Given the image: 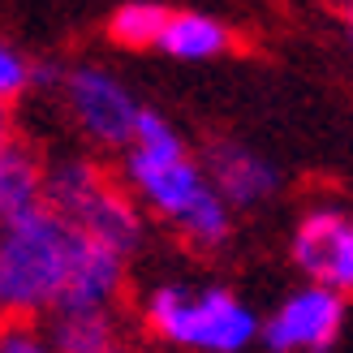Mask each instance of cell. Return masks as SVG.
<instances>
[{"label":"cell","mask_w":353,"mask_h":353,"mask_svg":"<svg viewBox=\"0 0 353 353\" xmlns=\"http://www.w3.org/2000/svg\"><path fill=\"white\" fill-rule=\"evenodd\" d=\"M121 185L138 207L164 220L185 245L216 254L233 237V211L207 181L203 160L185 147L181 130L164 112L143 108L130 147L121 151Z\"/></svg>","instance_id":"cell-1"},{"label":"cell","mask_w":353,"mask_h":353,"mask_svg":"<svg viewBox=\"0 0 353 353\" xmlns=\"http://www.w3.org/2000/svg\"><path fill=\"white\" fill-rule=\"evenodd\" d=\"M78 228L43 203L0 224V319H34L61 306Z\"/></svg>","instance_id":"cell-2"},{"label":"cell","mask_w":353,"mask_h":353,"mask_svg":"<svg viewBox=\"0 0 353 353\" xmlns=\"http://www.w3.org/2000/svg\"><path fill=\"white\" fill-rule=\"evenodd\" d=\"M43 207L121 259H134L147 241V211L91 155H65L57 164H43Z\"/></svg>","instance_id":"cell-3"},{"label":"cell","mask_w":353,"mask_h":353,"mask_svg":"<svg viewBox=\"0 0 353 353\" xmlns=\"http://www.w3.org/2000/svg\"><path fill=\"white\" fill-rule=\"evenodd\" d=\"M143 319L160 341L194 353H241L259 341V314L224 285L164 280L143 297Z\"/></svg>","instance_id":"cell-4"},{"label":"cell","mask_w":353,"mask_h":353,"mask_svg":"<svg viewBox=\"0 0 353 353\" xmlns=\"http://www.w3.org/2000/svg\"><path fill=\"white\" fill-rule=\"evenodd\" d=\"M61 99L69 121L78 125V134L99 151H125L130 138L138 130V117H143L147 103L138 99L125 82H121L112 69L103 65H69L61 78Z\"/></svg>","instance_id":"cell-5"},{"label":"cell","mask_w":353,"mask_h":353,"mask_svg":"<svg viewBox=\"0 0 353 353\" xmlns=\"http://www.w3.org/2000/svg\"><path fill=\"white\" fill-rule=\"evenodd\" d=\"M345 332V297L323 285H302L259 323L268 353H327Z\"/></svg>","instance_id":"cell-6"},{"label":"cell","mask_w":353,"mask_h":353,"mask_svg":"<svg viewBox=\"0 0 353 353\" xmlns=\"http://www.w3.org/2000/svg\"><path fill=\"white\" fill-rule=\"evenodd\" d=\"M293 268L306 285H323L332 293H353V216L341 207H310L289 241Z\"/></svg>","instance_id":"cell-7"},{"label":"cell","mask_w":353,"mask_h":353,"mask_svg":"<svg viewBox=\"0 0 353 353\" xmlns=\"http://www.w3.org/2000/svg\"><path fill=\"white\" fill-rule=\"evenodd\" d=\"M203 172L216 185V194L228 203V211H254L268 207L280 194V168L263 151L237 138H211L203 147Z\"/></svg>","instance_id":"cell-8"},{"label":"cell","mask_w":353,"mask_h":353,"mask_svg":"<svg viewBox=\"0 0 353 353\" xmlns=\"http://www.w3.org/2000/svg\"><path fill=\"white\" fill-rule=\"evenodd\" d=\"M125 263L117 250L99 245L91 237L78 233V250H74V268H69L65 293L57 310H112V302L125 289ZM52 310V314H57Z\"/></svg>","instance_id":"cell-9"},{"label":"cell","mask_w":353,"mask_h":353,"mask_svg":"<svg viewBox=\"0 0 353 353\" xmlns=\"http://www.w3.org/2000/svg\"><path fill=\"white\" fill-rule=\"evenodd\" d=\"M155 48H160L164 57H172V61H185V65L220 61V57L233 52V30H228V22H220V17H211V13L172 9Z\"/></svg>","instance_id":"cell-10"},{"label":"cell","mask_w":353,"mask_h":353,"mask_svg":"<svg viewBox=\"0 0 353 353\" xmlns=\"http://www.w3.org/2000/svg\"><path fill=\"white\" fill-rule=\"evenodd\" d=\"M43 203V164L22 138L0 147V224Z\"/></svg>","instance_id":"cell-11"},{"label":"cell","mask_w":353,"mask_h":353,"mask_svg":"<svg viewBox=\"0 0 353 353\" xmlns=\"http://www.w3.org/2000/svg\"><path fill=\"white\" fill-rule=\"evenodd\" d=\"M48 341L57 353H103L121 345V323L112 310H57Z\"/></svg>","instance_id":"cell-12"},{"label":"cell","mask_w":353,"mask_h":353,"mask_svg":"<svg viewBox=\"0 0 353 353\" xmlns=\"http://www.w3.org/2000/svg\"><path fill=\"white\" fill-rule=\"evenodd\" d=\"M168 5L160 0H121L108 17V39L117 48H130V52H143V48H155L164 34V22H168Z\"/></svg>","instance_id":"cell-13"},{"label":"cell","mask_w":353,"mask_h":353,"mask_svg":"<svg viewBox=\"0 0 353 353\" xmlns=\"http://www.w3.org/2000/svg\"><path fill=\"white\" fill-rule=\"evenodd\" d=\"M30 65L34 61H26L13 43L0 39V103H13L30 91Z\"/></svg>","instance_id":"cell-14"},{"label":"cell","mask_w":353,"mask_h":353,"mask_svg":"<svg viewBox=\"0 0 353 353\" xmlns=\"http://www.w3.org/2000/svg\"><path fill=\"white\" fill-rule=\"evenodd\" d=\"M0 353H57L30 319H0Z\"/></svg>","instance_id":"cell-15"},{"label":"cell","mask_w":353,"mask_h":353,"mask_svg":"<svg viewBox=\"0 0 353 353\" xmlns=\"http://www.w3.org/2000/svg\"><path fill=\"white\" fill-rule=\"evenodd\" d=\"M17 138V125H13V112H9V103H0V147H9Z\"/></svg>","instance_id":"cell-16"},{"label":"cell","mask_w":353,"mask_h":353,"mask_svg":"<svg viewBox=\"0 0 353 353\" xmlns=\"http://www.w3.org/2000/svg\"><path fill=\"white\" fill-rule=\"evenodd\" d=\"M323 5H327V9H336V13H341V17H345V13H349V9H353V0H323Z\"/></svg>","instance_id":"cell-17"},{"label":"cell","mask_w":353,"mask_h":353,"mask_svg":"<svg viewBox=\"0 0 353 353\" xmlns=\"http://www.w3.org/2000/svg\"><path fill=\"white\" fill-rule=\"evenodd\" d=\"M345 30H349V43H353V9L345 13Z\"/></svg>","instance_id":"cell-18"},{"label":"cell","mask_w":353,"mask_h":353,"mask_svg":"<svg viewBox=\"0 0 353 353\" xmlns=\"http://www.w3.org/2000/svg\"><path fill=\"white\" fill-rule=\"evenodd\" d=\"M103 353H125V345H112V349H103Z\"/></svg>","instance_id":"cell-19"}]
</instances>
